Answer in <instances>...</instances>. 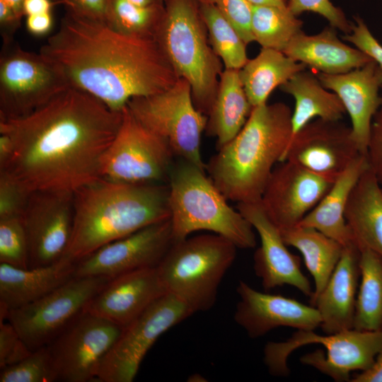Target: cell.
<instances>
[{
  "label": "cell",
  "instance_id": "obj_52",
  "mask_svg": "<svg viewBox=\"0 0 382 382\" xmlns=\"http://www.w3.org/2000/svg\"><path fill=\"white\" fill-rule=\"evenodd\" d=\"M141 6L164 5V0H127Z\"/></svg>",
  "mask_w": 382,
  "mask_h": 382
},
{
  "label": "cell",
  "instance_id": "obj_4",
  "mask_svg": "<svg viewBox=\"0 0 382 382\" xmlns=\"http://www.w3.org/2000/svg\"><path fill=\"white\" fill-rule=\"evenodd\" d=\"M291 115L282 103L254 107L239 133L210 158L206 170L228 200L248 203L261 199L291 140Z\"/></svg>",
  "mask_w": 382,
  "mask_h": 382
},
{
  "label": "cell",
  "instance_id": "obj_28",
  "mask_svg": "<svg viewBox=\"0 0 382 382\" xmlns=\"http://www.w3.org/2000/svg\"><path fill=\"white\" fill-rule=\"evenodd\" d=\"M253 107L248 100L238 70L224 69L216 95L207 116L206 134L215 137L219 149L241 130Z\"/></svg>",
  "mask_w": 382,
  "mask_h": 382
},
{
  "label": "cell",
  "instance_id": "obj_43",
  "mask_svg": "<svg viewBox=\"0 0 382 382\" xmlns=\"http://www.w3.org/2000/svg\"><path fill=\"white\" fill-rule=\"evenodd\" d=\"M366 156L370 170L382 187V103L371 122Z\"/></svg>",
  "mask_w": 382,
  "mask_h": 382
},
{
  "label": "cell",
  "instance_id": "obj_38",
  "mask_svg": "<svg viewBox=\"0 0 382 382\" xmlns=\"http://www.w3.org/2000/svg\"><path fill=\"white\" fill-rule=\"evenodd\" d=\"M30 192L5 170H0V219L21 217Z\"/></svg>",
  "mask_w": 382,
  "mask_h": 382
},
{
  "label": "cell",
  "instance_id": "obj_44",
  "mask_svg": "<svg viewBox=\"0 0 382 382\" xmlns=\"http://www.w3.org/2000/svg\"><path fill=\"white\" fill-rule=\"evenodd\" d=\"M52 1L55 5H63L66 8V11L71 14L86 19L105 23L108 0Z\"/></svg>",
  "mask_w": 382,
  "mask_h": 382
},
{
  "label": "cell",
  "instance_id": "obj_41",
  "mask_svg": "<svg viewBox=\"0 0 382 382\" xmlns=\"http://www.w3.org/2000/svg\"><path fill=\"white\" fill-rule=\"evenodd\" d=\"M32 352L11 323L0 321L1 369L19 362Z\"/></svg>",
  "mask_w": 382,
  "mask_h": 382
},
{
  "label": "cell",
  "instance_id": "obj_45",
  "mask_svg": "<svg viewBox=\"0 0 382 382\" xmlns=\"http://www.w3.org/2000/svg\"><path fill=\"white\" fill-rule=\"evenodd\" d=\"M23 16L0 0V33L3 43L14 40V35L21 25Z\"/></svg>",
  "mask_w": 382,
  "mask_h": 382
},
{
  "label": "cell",
  "instance_id": "obj_49",
  "mask_svg": "<svg viewBox=\"0 0 382 382\" xmlns=\"http://www.w3.org/2000/svg\"><path fill=\"white\" fill-rule=\"evenodd\" d=\"M13 154V144L10 137L0 133V169L6 167Z\"/></svg>",
  "mask_w": 382,
  "mask_h": 382
},
{
  "label": "cell",
  "instance_id": "obj_16",
  "mask_svg": "<svg viewBox=\"0 0 382 382\" xmlns=\"http://www.w3.org/2000/svg\"><path fill=\"white\" fill-rule=\"evenodd\" d=\"M173 243L170 219L151 224L76 262L74 277L111 279L132 271L156 267Z\"/></svg>",
  "mask_w": 382,
  "mask_h": 382
},
{
  "label": "cell",
  "instance_id": "obj_37",
  "mask_svg": "<svg viewBox=\"0 0 382 382\" xmlns=\"http://www.w3.org/2000/svg\"><path fill=\"white\" fill-rule=\"evenodd\" d=\"M0 263L29 268V248L21 217L0 219Z\"/></svg>",
  "mask_w": 382,
  "mask_h": 382
},
{
  "label": "cell",
  "instance_id": "obj_8",
  "mask_svg": "<svg viewBox=\"0 0 382 382\" xmlns=\"http://www.w3.org/2000/svg\"><path fill=\"white\" fill-rule=\"evenodd\" d=\"M311 344L323 345L301 357L302 364L317 369L335 381H350L352 371H364L374 364L382 351V331L350 329L318 335L313 330H297L282 342H269L264 348V363L270 374L287 376L288 358L296 349Z\"/></svg>",
  "mask_w": 382,
  "mask_h": 382
},
{
  "label": "cell",
  "instance_id": "obj_29",
  "mask_svg": "<svg viewBox=\"0 0 382 382\" xmlns=\"http://www.w3.org/2000/svg\"><path fill=\"white\" fill-rule=\"evenodd\" d=\"M279 87L295 100L291 115V139L313 118L337 121L340 120L346 112L337 94L328 91L316 75L305 69Z\"/></svg>",
  "mask_w": 382,
  "mask_h": 382
},
{
  "label": "cell",
  "instance_id": "obj_25",
  "mask_svg": "<svg viewBox=\"0 0 382 382\" xmlns=\"http://www.w3.org/2000/svg\"><path fill=\"white\" fill-rule=\"evenodd\" d=\"M283 52L318 73L326 74L347 73L372 60L358 48L351 47L340 41L336 28L331 25L313 35L301 31L290 41Z\"/></svg>",
  "mask_w": 382,
  "mask_h": 382
},
{
  "label": "cell",
  "instance_id": "obj_26",
  "mask_svg": "<svg viewBox=\"0 0 382 382\" xmlns=\"http://www.w3.org/2000/svg\"><path fill=\"white\" fill-rule=\"evenodd\" d=\"M369 168L366 154L359 156L298 225L316 229L343 247L355 244L345 219V211L352 190Z\"/></svg>",
  "mask_w": 382,
  "mask_h": 382
},
{
  "label": "cell",
  "instance_id": "obj_5",
  "mask_svg": "<svg viewBox=\"0 0 382 382\" xmlns=\"http://www.w3.org/2000/svg\"><path fill=\"white\" fill-rule=\"evenodd\" d=\"M168 184L174 243L195 231H208L225 237L238 248L255 247V229L237 208L228 204L205 170L176 158Z\"/></svg>",
  "mask_w": 382,
  "mask_h": 382
},
{
  "label": "cell",
  "instance_id": "obj_22",
  "mask_svg": "<svg viewBox=\"0 0 382 382\" xmlns=\"http://www.w3.org/2000/svg\"><path fill=\"white\" fill-rule=\"evenodd\" d=\"M322 85L340 98L351 120L352 136L360 151L366 154L373 118L382 103V69L371 60L340 74L318 73Z\"/></svg>",
  "mask_w": 382,
  "mask_h": 382
},
{
  "label": "cell",
  "instance_id": "obj_9",
  "mask_svg": "<svg viewBox=\"0 0 382 382\" xmlns=\"http://www.w3.org/2000/svg\"><path fill=\"white\" fill-rule=\"evenodd\" d=\"M127 107L142 125L168 141L176 158L206 170L200 145L207 116L196 108L185 79L179 78L162 92L134 98Z\"/></svg>",
  "mask_w": 382,
  "mask_h": 382
},
{
  "label": "cell",
  "instance_id": "obj_11",
  "mask_svg": "<svg viewBox=\"0 0 382 382\" xmlns=\"http://www.w3.org/2000/svg\"><path fill=\"white\" fill-rule=\"evenodd\" d=\"M175 158L168 141L126 106L117 134L102 158L100 178L129 184L168 183Z\"/></svg>",
  "mask_w": 382,
  "mask_h": 382
},
{
  "label": "cell",
  "instance_id": "obj_6",
  "mask_svg": "<svg viewBox=\"0 0 382 382\" xmlns=\"http://www.w3.org/2000/svg\"><path fill=\"white\" fill-rule=\"evenodd\" d=\"M155 40L180 78L190 85L196 108L208 116L223 63L214 51L197 0H164Z\"/></svg>",
  "mask_w": 382,
  "mask_h": 382
},
{
  "label": "cell",
  "instance_id": "obj_17",
  "mask_svg": "<svg viewBox=\"0 0 382 382\" xmlns=\"http://www.w3.org/2000/svg\"><path fill=\"white\" fill-rule=\"evenodd\" d=\"M362 154L351 127L340 120L311 121L291 139L283 161L335 181Z\"/></svg>",
  "mask_w": 382,
  "mask_h": 382
},
{
  "label": "cell",
  "instance_id": "obj_36",
  "mask_svg": "<svg viewBox=\"0 0 382 382\" xmlns=\"http://www.w3.org/2000/svg\"><path fill=\"white\" fill-rule=\"evenodd\" d=\"M57 376L46 346L19 362L1 369L0 382H54Z\"/></svg>",
  "mask_w": 382,
  "mask_h": 382
},
{
  "label": "cell",
  "instance_id": "obj_3",
  "mask_svg": "<svg viewBox=\"0 0 382 382\" xmlns=\"http://www.w3.org/2000/svg\"><path fill=\"white\" fill-rule=\"evenodd\" d=\"M71 237L63 257L78 262L103 245L170 218L168 183L99 178L74 192Z\"/></svg>",
  "mask_w": 382,
  "mask_h": 382
},
{
  "label": "cell",
  "instance_id": "obj_30",
  "mask_svg": "<svg viewBox=\"0 0 382 382\" xmlns=\"http://www.w3.org/2000/svg\"><path fill=\"white\" fill-rule=\"evenodd\" d=\"M306 66L284 52L263 48L238 70L245 94L252 106L267 103L273 90L282 86Z\"/></svg>",
  "mask_w": 382,
  "mask_h": 382
},
{
  "label": "cell",
  "instance_id": "obj_15",
  "mask_svg": "<svg viewBox=\"0 0 382 382\" xmlns=\"http://www.w3.org/2000/svg\"><path fill=\"white\" fill-rule=\"evenodd\" d=\"M21 218L28 243L29 267L54 263L64 255L71 237L74 192L33 191Z\"/></svg>",
  "mask_w": 382,
  "mask_h": 382
},
{
  "label": "cell",
  "instance_id": "obj_32",
  "mask_svg": "<svg viewBox=\"0 0 382 382\" xmlns=\"http://www.w3.org/2000/svg\"><path fill=\"white\" fill-rule=\"evenodd\" d=\"M359 267L353 328L382 331V258L369 250H361Z\"/></svg>",
  "mask_w": 382,
  "mask_h": 382
},
{
  "label": "cell",
  "instance_id": "obj_13",
  "mask_svg": "<svg viewBox=\"0 0 382 382\" xmlns=\"http://www.w3.org/2000/svg\"><path fill=\"white\" fill-rule=\"evenodd\" d=\"M109 279L74 277L35 301L9 311L6 320L31 351L36 350L50 343L81 314Z\"/></svg>",
  "mask_w": 382,
  "mask_h": 382
},
{
  "label": "cell",
  "instance_id": "obj_24",
  "mask_svg": "<svg viewBox=\"0 0 382 382\" xmlns=\"http://www.w3.org/2000/svg\"><path fill=\"white\" fill-rule=\"evenodd\" d=\"M76 265L65 257L28 269L0 263V321L6 320L9 311L35 301L74 277Z\"/></svg>",
  "mask_w": 382,
  "mask_h": 382
},
{
  "label": "cell",
  "instance_id": "obj_34",
  "mask_svg": "<svg viewBox=\"0 0 382 382\" xmlns=\"http://www.w3.org/2000/svg\"><path fill=\"white\" fill-rule=\"evenodd\" d=\"M164 12V5L141 6L127 0H108L105 23L124 35L155 39Z\"/></svg>",
  "mask_w": 382,
  "mask_h": 382
},
{
  "label": "cell",
  "instance_id": "obj_23",
  "mask_svg": "<svg viewBox=\"0 0 382 382\" xmlns=\"http://www.w3.org/2000/svg\"><path fill=\"white\" fill-rule=\"evenodd\" d=\"M360 250L355 244L343 248L341 257L323 291L313 300L325 334L353 329L360 279Z\"/></svg>",
  "mask_w": 382,
  "mask_h": 382
},
{
  "label": "cell",
  "instance_id": "obj_48",
  "mask_svg": "<svg viewBox=\"0 0 382 382\" xmlns=\"http://www.w3.org/2000/svg\"><path fill=\"white\" fill-rule=\"evenodd\" d=\"M52 0H25L23 4L24 16L35 14L52 13L54 6Z\"/></svg>",
  "mask_w": 382,
  "mask_h": 382
},
{
  "label": "cell",
  "instance_id": "obj_53",
  "mask_svg": "<svg viewBox=\"0 0 382 382\" xmlns=\"http://www.w3.org/2000/svg\"><path fill=\"white\" fill-rule=\"evenodd\" d=\"M200 4H215L216 0H197Z\"/></svg>",
  "mask_w": 382,
  "mask_h": 382
},
{
  "label": "cell",
  "instance_id": "obj_12",
  "mask_svg": "<svg viewBox=\"0 0 382 382\" xmlns=\"http://www.w3.org/2000/svg\"><path fill=\"white\" fill-rule=\"evenodd\" d=\"M193 313L185 303L166 293L122 329L103 357L96 381H133L144 358L158 337Z\"/></svg>",
  "mask_w": 382,
  "mask_h": 382
},
{
  "label": "cell",
  "instance_id": "obj_46",
  "mask_svg": "<svg viewBox=\"0 0 382 382\" xmlns=\"http://www.w3.org/2000/svg\"><path fill=\"white\" fill-rule=\"evenodd\" d=\"M54 19L52 13L35 14L26 16V29L37 37L47 35L52 29Z\"/></svg>",
  "mask_w": 382,
  "mask_h": 382
},
{
  "label": "cell",
  "instance_id": "obj_21",
  "mask_svg": "<svg viewBox=\"0 0 382 382\" xmlns=\"http://www.w3.org/2000/svg\"><path fill=\"white\" fill-rule=\"evenodd\" d=\"M166 292L157 267L111 278L84 311L123 328Z\"/></svg>",
  "mask_w": 382,
  "mask_h": 382
},
{
  "label": "cell",
  "instance_id": "obj_35",
  "mask_svg": "<svg viewBox=\"0 0 382 382\" xmlns=\"http://www.w3.org/2000/svg\"><path fill=\"white\" fill-rule=\"evenodd\" d=\"M210 44L224 69H241L248 62L246 44L215 4H200Z\"/></svg>",
  "mask_w": 382,
  "mask_h": 382
},
{
  "label": "cell",
  "instance_id": "obj_42",
  "mask_svg": "<svg viewBox=\"0 0 382 382\" xmlns=\"http://www.w3.org/2000/svg\"><path fill=\"white\" fill-rule=\"evenodd\" d=\"M342 38L368 54L382 69V45L371 34L361 18H355V23H352V32Z\"/></svg>",
  "mask_w": 382,
  "mask_h": 382
},
{
  "label": "cell",
  "instance_id": "obj_2",
  "mask_svg": "<svg viewBox=\"0 0 382 382\" xmlns=\"http://www.w3.org/2000/svg\"><path fill=\"white\" fill-rule=\"evenodd\" d=\"M40 52L63 73L70 86L115 111L137 97L162 92L179 79L154 38L120 33L105 23L66 11Z\"/></svg>",
  "mask_w": 382,
  "mask_h": 382
},
{
  "label": "cell",
  "instance_id": "obj_20",
  "mask_svg": "<svg viewBox=\"0 0 382 382\" xmlns=\"http://www.w3.org/2000/svg\"><path fill=\"white\" fill-rule=\"evenodd\" d=\"M239 300L233 318L251 338L264 336L279 327L314 330L321 318L313 306L294 299L259 291L243 281L236 287Z\"/></svg>",
  "mask_w": 382,
  "mask_h": 382
},
{
  "label": "cell",
  "instance_id": "obj_1",
  "mask_svg": "<svg viewBox=\"0 0 382 382\" xmlns=\"http://www.w3.org/2000/svg\"><path fill=\"white\" fill-rule=\"evenodd\" d=\"M122 110L70 86L26 116L0 120V133L13 144L11 159L0 170L30 192H74L100 178L101 160L120 128Z\"/></svg>",
  "mask_w": 382,
  "mask_h": 382
},
{
  "label": "cell",
  "instance_id": "obj_47",
  "mask_svg": "<svg viewBox=\"0 0 382 382\" xmlns=\"http://www.w3.org/2000/svg\"><path fill=\"white\" fill-rule=\"evenodd\" d=\"M351 382H382V351L377 355L372 366L353 376Z\"/></svg>",
  "mask_w": 382,
  "mask_h": 382
},
{
  "label": "cell",
  "instance_id": "obj_50",
  "mask_svg": "<svg viewBox=\"0 0 382 382\" xmlns=\"http://www.w3.org/2000/svg\"><path fill=\"white\" fill-rule=\"evenodd\" d=\"M253 6L286 7L288 0H248Z\"/></svg>",
  "mask_w": 382,
  "mask_h": 382
},
{
  "label": "cell",
  "instance_id": "obj_31",
  "mask_svg": "<svg viewBox=\"0 0 382 382\" xmlns=\"http://www.w3.org/2000/svg\"><path fill=\"white\" fill-rule=\"evenodd\" d=\"M279 231L286 245L296 248L303 255L314 282L311 301L325 288L341 257L344 247L310 227L297 225Z\"/></svg>",
  "mask_w": 382,
  "mask_h": 382
},
{
  "label": "cell",
  "instance_id": "obj_39",
  "mask_svg": "<svg viewBox=\"0 0 382 382\" xmlns=\"http://www.w3.org/2000/svg\"><path fill=\"white\" fill-rule=\"evenodd\" d=\"M215 4L246 45L255 41L252 30L253 6L248 0H216Z\"/></svg>",
  "mask_w": 382,
  "mask_h": 382
},
{
  "label": "cell",
  "instance_id": "obj_51",
  "mask_svg": "<svg viewBox=\"0 0 382 382\" xmlns=\"http://www.w3.org/2000/svg\"><path fill=\"white\" fill-rule=\"evenodd\" d=\"M8 6H10L17 13L24 16L23 4L25 0H2Z\"/></svg>",
  "mask_w": 382,
  "mask_h": 382
},
{
  "label": "cell",
  "instance_id": "obj_27",
  "mask_svg": "<svg viewBox=\"0 0 382 382\" xmlns=\"http://www.w3.org/2000/svg\"><path fill=\"white\" fill-rule=\"evenodd\" d=\"M345 219L359 250H369L382 258V187L370 168L352 190Z\"/></svg>",
  "mask_w": 382,
  "mask_h": 382
},
{
  "label": "cell",
  "instance_id": "obj_10",
  "mask_svg": "<svg viewBox=\"0 0 382 382\" xmlns=\"http://www.w3.org/2000/svg\"><path fill=\"white\" fill-rule=\"evenodd\" d=\"M70 87L62 71L40 52L15 41L0 53V120L26 116Z\"/></svg>",
  "mask_w": 382,
  "mask_h": 382
},
{
  "label": "cell",
  "instance_id": "obj_33",
  "mask_svg": "<svg viewBox=\"0 0 382 382\" xmlns=\"http://www.w3.org/2000/svg\"><path fill=\"white\" fill-rule=\"evenodd\" d=\"M302 21L288 8L253 6L252 30L255 41L263 48L283 52L290 41L301 33Z\"/></svg>",
  "mask_w": 382,
  "mask_h": 382
},
{
  "label": "cell",
  "instance_id": "obj_40",
  "mask_svg": "<svg viewBox=\"0 0 382 382\" xmlns=\"http://www.w3.org/2000/svg\"><path fill=\"white\" fill-rule=\"evenodd\" d=\"M287 6L295 15L305 11L316 13L327 19L330 25L347 34L352 32L350 23L343 11L335 6L330 0H288Z\"/></svg>",
  "mask_w": 382,
  "mask_h": 382
},
{
  "label": "cell",
  "instance_id": "obj_14",
  "mask_svg": "<svg viewBox=\"0 0 382 382\" xmlns=\"http://www.w3.org/2000/svg\"><path fill=\"white\" fill-rule=\"evenodd\" d=\"M122 329L83 311L47 345L57 381H96L100 363Z\"/></svg>",
  "mask_w": 382,
  "mask_h": 382
},
{
  "label": "cell",
  "instance_id": "obj_18",
  "mask_svg": "<svg viewBox=\"0 0 382 382\" xmlns=\"http://www.w3.org/2000/svg\"><path fill=\"white\" fill-rule=\"evenodd\" d=\"M329 180L289 161L274 167L260 203L279 231L297 226L331 187Z\"/></svg>",
  "mask_w": 382,
  "mask_h": 382
},
{
  "label": "cell",
  "instance_id": "obj_19",
  "mask_svg": "<svg viewBox=\"0 0 382 382\" xmlns=\"http://www.w3.org/2000/svg\"><path fill=\"white\" fill-rule=\"evenodd\" d=\"M237 209L259 235L260 245L254 253L253 268L265 291L290 285L311 298L313 289L301 271L300 258L288 250L279 230L265 214L260 200L237 203Z\"/></svg>",
  "mask_w": 382,
  "mask_h": 382
},
{
  "label": "cell",
  "instance_id": "obj_7",
  "mask_svg": "<svg viewBox=\"0 0 382 382\" xmlns=\"http://www.w3.org/2000/svg\"><path fill=\"white\" fill-rule=\"evenodd\" d=\"M238 247L219 234H201L174 243L157 269L167 293L195 313L215 303L218 289Z\"/></svg>",
  "mask_w": 382,
  "mask_h": 382
}]
</instances>
